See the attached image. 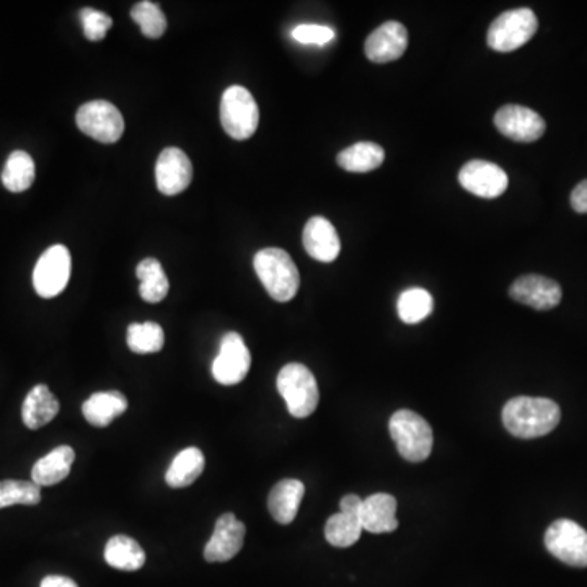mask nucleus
<instances>
[{"instance_id": "1", "label": "nucleus", "mask_w": 587, "mask_h": 587, "mask_svg": "<svg viewBox=\"0 0 587 587\" xmlns=\"http://www.w3.org/2000/svg\"><path fill=\"white\" fill-rule=\"evenodd\" d=\"M560 420V407L548 398H511L503 408L504 428L521 439L547 436Z\"/></svg>"}, {"instance_id": "2", "label": "nucleus", "mask_w": 587, "mask_h": 587, "mask_svg": "<svg viewBox=\"0 0 587 587\" xmlns=\"http://www.w3.org/2000/svg\"><path fill=\"white\" fill-rule=\"evenodd\" d=\"M253 266L271 299L276 302L294 299L301 286V274L289 253L281 248H265L256 253Z\"/></svg>"}, {"instance_id": "3", "label": "nucleus", "mask_w": 587, "mask_h": 587, "mask_svg": "<svg viewBox=\"0 0 587 587\" xmlns=\"http://www.w3.org/2000/svg\"><path fill=\"white\" fill-rule=\"evenodd\" d=\"M398 452L411 464H420L428 459L433 451V429L423 416L415 411L398 410L393 413L389 423Z\"/></svg>"}, {"instance_id": "4", "label": "nucleus", "mask_w": 587, "mask_h": 587, "mask_svg": "<svg viewBox=\"0 0 587 587\" xmlns=\"http://www.w3.org/2000/svg\"><path fill=\"white\" fill-rule=\"evenodd\" d=\"M278 390L294 418H307L317 410L320 400L317 380L304 364H286L278 374Z\"/></svg>"}, {"instance_id": "5", "label": "nucleus", "mask_w": 587, "mask_h": 587, "mask_svg": "<svg viewBox=\"0 0 587 587\" xmlns=\"http://www.w3.org/2000/svg\"><path fill=\"white\" fill-rule=\"evenodd\" d=\"M222 128L232 139H250L260 124V110L252 93L245 87L232 85L222 95Z\"/></svg>"}, {"instance_id": "6", "label": "nucleus", "mask_w": 587, "mask_h": 587, "mask_svg": "<svg viewBox=\"0 0 587 587\" xmlns=\"http://www.w3.org/2000/svg\"><path fill=\"white\" fill-rule=\"evenodd\" d=\"M537 30L539 20L532 10L527 7L508 10L491 23L486 41L488 46L498 53H511L529 43Z\"/></svg>"}, {"instance_id": "7", "label": "nucleus", "mask_w": 587, "mask_h": 587, "mask_svg": "<svg viewBox=\"0 0 587 587\" xmlns=\"http://www.w3.org/2000/svg\"><path fill=\"white\" fill-rule=\"evenodd\" d=\"M76 123L82 133L103 144L120 141L124 133L121 111L106 100H93L80 106Z\"/></svg>"}, {"instance_id": "8", "label": "nucleus", "mask_w": 587, "mask_h": 587, "mask_svg": "<svg viewBox=\"0 0 587 587\" xmlns=\"http://www.w3.org/2000/svg\"><path fill=\"white\" fill-rule=\"evenodd\" d=\"M545 547L557 560L574 568L587 566V532L570 519L553 522L545 532Z\"/></svg>"}, {"instance_id": "9", "label": "nucleus", "mask_w": 587, "mask_h": 587, "mask_svg": "<svg viewBox=\"0 0 587 587\" xmlns=\"http://www.w3.org/2000/svg\"><path fill=\"white\" fill-rule=\"evenodd\" d=\"M71 253L64 245L48 248L33 271V286L38 296L51 299L61 294L71 278Z\"/></svg>"}, {"instance_id": "10", "label": "nucleus", "mask_w": 587, "mask_h": 587, "mask_svg": "<svg viewBox=\"0 0 587 587\" xmlns=\"http://www.w3.org/2000/svg\"><path fill=\"white\" fill-rule=\"evenodd\" d=\"M252 356L239 333H227L221 341L217 358L212 362V376L222 385H237L247 377Z\"/></svg>"}, {"instance_id": "11", "label": "nucleus", "mask_w": 587, "mask_h": 587, "mask_svg": "<svg viewBox=\"0 0 587 587\" xmlns=\"http://www.w3.org/2000/svg\"><path fill=\"white\" fill-rule=\"evenodd\" d=\"M465 191L485 199H495L508 190L509 178L499 165L486 160H470L459 173Z\"/></svg>"}, {"instance_id": "12", "label": "nucleus", "mask_w": 587, "mask_h": 587, "mask_svg": "<svg viewBox=\"0 0 587 587\" xmlns=\"http://www.w3.org/2000/svg\"><path fill=\"white\" fill-rule=\"evenodd\" d=\"M495 126L499 133L516 142L539 141L547 129V124L537 111L521 105L499 108L495 115Z\"/></svg>"}, {"instance_id": "13", "label": "nucleus", "mask_w": 587, "mask_h": 587, "mask_svg": "<svg viewBox=\"0 0 587 587\" xmlns=\"http://www.w3.org/2000/svg\"><path fill=\"white\" fill-rule=\"evenodd\" d=\"M247 527L232 512L217 519L212 537L204 547V560L209 563H224L237 557L245 542Z\"/></svg>"}, {"instance_id": "14", "label": "nucleus", "mask_w": 587, "mask_h": 587, "mask_svg": "<svg viewBox=\"0 0 587 587\" xmlns=\"http://www.w3.org/2000/svg\"><path fill=\"white\" fill-rule=\"evenodd\" d=\"M361 506L358 495H346L341 499L340 512L333 514L325 526V539L336 548L353 547L361 539Z\"/></svg>"}, {"instance_id": "15", "label": "nucleus", "mask_w": 587, "mask_h": 587, "mask_svg": "<svg viewBox=\"0 0 587 587\" xmlns=\"http://www.w3.org/2000/svg\"><path fill=\"white\" fill-rule=\"evenodd\" d=\"M509 296L535 310H552L560 304L563 292L560 284L553 279L540 274H526L512 283Z\"/></svg>"}, {"instance_id": "16", "label": "nucleus", "mask_w": 587, "mask_h": 587, "mask_svg": "<svg viewBox=\"0 0 587 587\" xmlns=\"http://www.w3.org/2000/svg\"><path fill=\"white\" fill-rule=\"evenodd\" d=\"M155 180H157L160 193L167 196L180 195L193 180V165H191L190 157L177 147H167L157 160Z\"/></svg>"}, {"instance_id": "17", "label": "nucleus", "mask_w": 587, "mask_h": 587, "mask_svg": "<svg viewBox=\"0 0 587 587\" xmlns=\"http://www.w3.org/2000/svg\"><path fill=\"white\" fill-rule=\"evenodd\" d=\"M408 48V31L402 23L385 22L372 31L366 43L364 53L367 59L376 64H387L402 58Z\"/></svg>"}, {"instance_id": "18", "label": "nucleus", "mask_w": 587, "mask_h": 587, "mask_svg": "<svg viewBox=\"0 0 587 587\" xmlns=\"http://www.w3.org/2000/svg\"><path fill=\"white\" fill-rule=\"evenodd\" d=\"M305 252L314 260L332 263L341 252L340 237L332 222L322 216H315L305 224L302 234Z\"/></svg>"}, {"instance_id": "19", "label": "nucleus", "mask_w": 587, "mask_h": 587, "mask_svg": "<svg viewBox=\"0 0 587 587\" xmlns=\"http://www.w3.org/2000/svg\"><path fill=\"white\" fill-rule=\"evenodd\" d=\"M362 529L371 534H390L398 527L397 499L387 493H377L362 499Z\"/></svg>"}, {"instance_id": "20", "label": "nucleus", "mask_w": 587, "mask_h": 587, "mask_svg": "<svg viewBox=\"0 0 587 587\" xmlns=\"http://www.w3.org/2000/svg\"><path fill=\"white\" fill-rule=\"evenodd\" d=\"M305 486L296 478H286L271 490L268 509L274 521L287 526L296 519L304 498Z\"/></svg>"}, {"instance_id": "21", "label": "nucleus", "mask_w": 587, "mask_h": 587, "mask_svg": "<svg viewBox=\"0 0 587 587\" xmlns=\"http://www.w3.org/2000/svg\"><path fill=\"white\" fill-rule=\"evenodd\" d=\"M76 452L69 446H59L38 460L31 470V482L40 486H53L66 480L71 473Z\"/></svg>"}, {"instance_id": "22", "label": "nucleus", "mask_w": 587, "mask_h": 587, "mask_svg": "<svg viewBox=\"0 0 587 587\" xmlns=\"http://www.w3.org/2000/svg\"><path fill=\"white\" fill-rule=\"evenodd\" d=\"M58 413V398L54 397V393L46 385H35L23 402V423L30 429L43 428L51 423Z\"/></svg>"}, {"instance_id": "23", "label": "nucleus", "mask_w": 587, "mask_h": 587, "mask_svg": "<svg viewBox=\"0 0 587 587\" xmlns=\"http://www.w3.org/2000/svg\"><path fill=\"white\" fill-rule=\"evenodd\" d=\"M128 410V398L121 392H98L85 400L82 413L85 420L97 428H106L111 421Z\"/></svg>"}, {"instance_id": "24", "label": "nucleus", "mask_w": 587, "mask_h": 587, "mask_svg": "<svg viewBox=\"0 0 587 587\" xmlns=\"http://www.w3.org/2000/svg\"><path fill=\"white\" fill-rule=\"evenodd\" d=\"M206 467V459L198 447H188L178 452L173 459L172 465L168 467L165 482L172 488H186L201 477Z\"/></svg>"}, {"instance_id": "25", "label": "nucleus", "mask_w": 587, "mask_h": 587, "mask_svg": "<svg viewBox=\"0 0 587 587\" xmlns=\"http://www.w3.org/2000/svg\"><path fill=\"white\" fill-rule=\"evenodd\" d=\"M105 561L116 570L137 571L146 563V553L128 535H115L106 543Z\"/></svg>"}, {"instance_id": "26", "label": "nucleus", "mask_w": 587, "mask_h": 587, "mask_svg": "<svg viewBox=\"0 0 587 587\" xmlns=\"http://www.w3.org/2000/svg\"><path fill=\"white\" fill-rule=\"evenodd\" d=\"M385 152L376 142H358L341 151L336 162L343 170L351 173H367L384 164Z\"/></svg>"}, {"instance_id": "27", "label": "nucleus", "mask_w": 587, "mask_h": 587, "mask_svg": "<svg viewBox=\"0 0 587 587\" xmlns=\"http://www.w3.org/2000/svg\"><path fill=\"white\" fill-rule=\"evenodd\" d=\"M137 279L141 281L139 284V294H141L144 301L149 304H157V302L164 301L167 297L170 283H168L167 274L164 268L160 265L159 260L155 258H146L137 265Z\"/></svg>"}, {"instance_id": "28", "label": "nucleus", "mask_w": 587, "mask_h": 587, "mask_svg": "<svg viewBox=\"0 0 587 587\" xmlns=\"http://www.w3.org/2000/svg\"><path fill=\"white\" fill-rule=\"evenodd\" d=\"M36 177L35 162L25 151H15L9 155L2 172V183L12 193L27 191Z\"/></svg>"}, {"instance_id": "29", "label": "nucleus", "mask_w": 587, "mask_h": 587, "mask_svg": "<svg viewBox=\"0 0 587 587\" xmlns=\"http://www.w3.org/2000/svg\"><path fill=\"white\" fill-rule=\"evenodd\" d=\"M433 307V296L421 287H411L398 297V317L408 325L423 322L424 318L433 314Z\"/></svg>"}, {"instance_id": "30", "label": "nucleus", "mask_w": 587, "mask_h": 587, "mask_svg": "<svg viewBox=\"0 0 587 587\" xmlns=\"http://www.w3.org/2000/svg\"><path fill=\"white\" fill-rule=\"evenodd\" d=\"M128 346L133 353L152 354L159 353L164 348L165 333L159 323L144 322L129 325Z\"/></svg>"}, {"instance_id": "31", "label": "nucleus", "mask_w": 587, "mask_h": 587, "mask_svg": "<svg viewBox=\"0 0 587 587\" xmlns=\"http://www.w3.org/2000/svg\"><path fill=\"white\" fill-rule=\"evenodd\" d=\"M131 17L141 27L142 35L157 40L167 30V17L159 5L149 0H142L134 5Z\"/></svg>"}, {"instance_id": "32", "label": "nucleus", "mask_w": 587, "mask_h": 587, "mask_svg": "<svg viewBox=\"0 0 587 587\" xmlns=\"http://www.w3.org/2000/svg\"><path fill=\"white\" fill-rule=\"evenodd\" d=\"M41 501L40 486L23 480H4L0 482V509L23 504L35 506Z\"/></svg>"}, {"instance_id": "33", "label": "nucleus", "mask_w": 587, "mask_h": 587, "mask_svg": "<svg viewBox=\"0 0 587 587\" xmlns=\"http://www.w3.org/2000/svg\"><path fill=\"white\" fill-rule=\"evenodd\" d=\"M80 20H82V27H84L85 38L90 41H102L108 30L113 27L110 15L92 9V7H85L80 12Z\"/></svg>"}, {"instance_id": "34", "label": "nucleus", "mask_w": 587, "mask_h": 587, "mask_svg": "<svg viewBox=\"0 0 587 587\" xmlns=\"http://www.w3.org/2000/svg\"><path fill=\"white\" fill-rule=\"evenodd\" d=\"M292 38L301 43V45H328L330 41L335 38V31L330 27H323V25H314V23H307V25H299V27L292 30Z\"/></svg>"}, {"instance_id": "35", "label": "nucleus", "mask_w": 587, "mask_h": 587, "mask_svg": "<svg viewBox=\"0 0 587 587\" xmlns=\"http://www.w3.org/2000/svg\"><path fill=\"white\" fill-rule=\"evenodd\" d=\"M571 208L578 214H587V180L574 186L571 193Z\"/></svg>"}, {"instance_id": "36", "label": "nucleus", "mask_w": 587, "mask_h": 587, "mask_svg": "<svg viewBox=\"0 0 587 587\" xmlns=\"http://www.w3.org/2000/svg\"><path fill=\"white\" fill-rule=\"evenodd\" d=\"M41 587H79L77 586L76 581H72L71 578H67V576H58V574H53V576H46L43 581H41Z\"/></svg>"}]
</instances>
